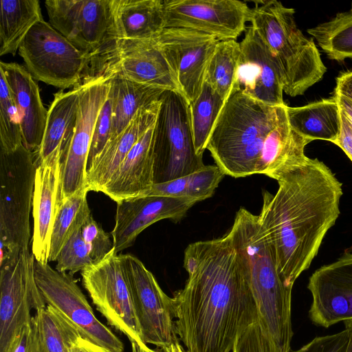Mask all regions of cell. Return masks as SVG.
<instances>
[{
  "label": "cell",
  "mask_w": 352,
  "mask_h": 352,
  "mask_svg": "<svg viewBox=\"0 0 352 352\" xmlns=\"http://www.w3.org/2000/svg\"><path fill=\"white\" fill-rule=\"evenodd\" d=\"M184 287L173 298L176 332L188 352H231L236 338L258 322L242 258L229 232L189 244Z\"/></svg>",
  "instance_id": "cell-1"
},
{
  "label": "cell",
  "mask_w": 352,
  "mask_h": 352,
  "mask_svg": "<svg viewBox=\"0 0 352 352\" xmlns=\"http://www.w3.org/2000/svg\"><path fill=\"white\" fill-rule=\"evenodd\" d=\"M274 195L263 192L259 222L273 250L280 277L289 287L307 270L340 215L342 184L317 158L277 179Z\"/></svg>",
  "instance_id": "cell-2"
},
{
  "label": "cell",
  "mask_w": 352,
  "mask_h": 352,
  "mask_svg": "<svg viewBox=\"0 0 352 352\" xmlns=\"http://www.w3.org/2000/svg\"><path fill=\"white\" fill-rule=\"evenodd\" d=\"M287 107L265 104L233 87L206 145L225 175L276 180L307 160L305 148L311 141L292 129Z\"/></svg>",
  "instance_id": "cell-3"
},
{
  "label": "cell",
  "mask_w": 352,
  "mask_h": 352,
  "mask_svg": "<svg viewBox=\"0 0 352 352\" xmlns=\"http://www.w3.org/2000/svg\"><path fill=\"white\" fill-rule=\"evenodd\" d=\"M229 233L246 270L258 322L282 352H289L294 335L292 287L278 274L273 250L258 215L241 208Z\"/></svg>",
  "instance_id": "cell-4"
},
{
  "label": "cell",
  "mask_w": 352,
  "mask_h": 352,
  "mask_svg": "<svg viewBox=\"0 0 352 352\" xmlns=\"http://www.w3.org/2000/svg\"><path fill=\"white\" fill-rule=\"evenodd\" d=\"M251 8L250 22L277 58L284 76V92L301 96L324 75L327 67L312 39L296 25L295 10L276 0L260 2Z\"/></svg>",
  "instance_id": "cell-5"
},
{
  "label": "cell",
  "mask_w": 352,
  "mask_h": 352,
  "mask_svg": "<svg viewBox=\"0 0 352 352\" xmlns=\"http://www.w3.org/2000/svg\"><path fill=\"white\" fill-rule=\"evenodd\" d=\"M35 156L23 144L0 150V267L14 263L29 248Z\"/></svg>",
  "instance_id": "cell-6"
},
{
  "label": "cell",
  "mask_w": 352,
  "mask_h": 352,
  "mask_svg": "<svg viewBox=\"0 0 352 352\" xmlns=\"http://www.w3.org/2000/svg\"><path fill=\"white\" fill-rule=\"evenodd\" d=\"M50 24L91 59L96 78L116 57L113 0H47Z\"/></svg>",
  "instance_id": "cell-7"
},
{
  "label": "cell",
  "mask_w": 352,
  "mask_h": 352,
  "mask_svg": "<svg viewBox=\"0 0 352 352\" xmlns=\"http://www.w3.org/2000/svg\"><path fill=\"white\" fill-rule=\"evenodd\" d=\"M19 53L34 79L47 85L74 89L96 78L91 58L44 19L30 29Z\"/></svg>",
  "instance_id": "cell-8"
},
{
  "label": "cell",
  "mask_w": 352,
  "mask_h": 352,
  "mask_svg": "<svg viewBox=\"0 0 352 352\" xmlns=\"http://www.w3.org/2000/svg\"><path fill=\"white\" fill-rule=\"evenodd\" d=\"M154 184L191 174L205 166L193 141L189 103L177 91H165L154 124Z\"/></svg>",
  "instance_id": "cell-9"
},
{
  "label": "cell",
  "mask_w": 352,
  "mask_h": 352,
  "mask_svg": "<svg viewBox=\"0 0 352 352\" xmlns=\"http://www.w3.org/2000/svg\"><path fill=\"white\" fill-rule=\"evenodd\" d=\"M80 274L85 289L108 323L126 336L131 343H144L120 254L113 248Z\"/></svg>",
  "instance_id": "cell-10"
},
{
  "label": "cell",
  "mask_w": 352,
  "mask_h": 352,
  "mask_svg": "<svg viewBox=\"0 0 352 352\" xmlns=\"http://www.w3.org/2000/svg\"><path fill=\"white\" fill-rule=\"evenodd\" d=\"M129 283L142 341L160 349L178 342L173 298L161 289L153 274L131 254L120 253Z\"/></svg>",
  "instance_id": "cell-11"
},
{
  "label": "cell",
  "mask_w": 352,
  "mask_h": 352,
  "mask_svg": "<svg viewBox=\"0 0 352 352\" xmlns=\"http://www.w3.org/2000/svg\"><path fill=\"white\" fill-rule=\"evenodd\" d=\"M109 78L110 76H99L79 87L76 128L61 159L56 212L65 199L76 192L88 189V156L97 117L109 91Z\"/></svg>",
  "instance_id": "cell-12"
},
{
  "label": "cell",
  "mask_w": 352,
  "mask_h": 352,
  "mask_svg": "<svg viewBox=\"0 0 352 352\" xmlns=\"http://www.w3.org/2000/svg\"><path fill=\"white\" fill-rule=\"evenodd\" d=\"M34 276L46 305L68 318L83 337L112 352L124 351L122 342L96 317L72 275L35 261Z\"/></svg>",
  "instance_id": "cell-13"
},
{
  "label": "cell",
  "mask_w": 352,
  "mask_h": 352,
  "mask_svg": "<svg viewBox=\"0 0 352 352\" xmlns=\"http://www.w3.org/2000/svg\"><path fill=\"white\" fill-rule=\"evenodd\" d=\"M35 258L29 248L16 261L0 268V352H6L14 336L33 316L46 307L34 276Z\"/></svg>",
  "instance_id": "cell-14"
},
{
  "label": "cell",
  "mask_w": 352,
  "mask_h": 352,
  "mask_svg": "<svg viewBox=\"0 0 352 352\" xmlns=\"http://www.w3.org/2000/svg\"><path fill=\"white\" fill-rule=\"evenodd\" d=\"M165 28H186L219 41L234 39L245 31L251 8L237 0H164Z\"/></svg>",
  "instance_id": "cell-15"
},
{
  "label": "cell",
  "mask_w": 352,
  "mask_h": 352,
  "mask_svg": "<svg viewBox=\"0 0 352 352\" xmlns=\"http://www.w3.org/2000/svg\"><path fill=\"white\" fill-rule=\"evenodd\" d=\"M155 40L190 104L201 91L208 63L219 41L186 28H165Z\"/></svg>",
  "instance_id": "cell-16"
},
{
  "label": "cell",
  "mask_w": 352,
  "mask_h": 352,
  "mask_svg": "<svg viewBox=\"0 0 352 352\" xmlns=\"http://www.w3.org/2000/svg\"><path fill=\"white\" fill-rule=\"evenodd\" d=\"M307 289L312 297L308 316L314 325L328 328L352 319V252L317 269Z\"/></svg>",
  "instance_id": "cell-17"
},
{
  "label": "cell",
  "mask_w": 352,
  "mask_h": 352,
  "mask_svg": "<svg viewBox=\"0 0 352 352\" xmlns=\"http://www.w3.org/2000/svg\"><path fill=\"white\" fill-rule=\"evenodd\" d=\"M240 45L241 55L233 87L265 104H285L284 76L280 65L252 26L246 30Z\"/></svg>",
  "instance_id": "cell-18"
},
{
  "label": "cell",
  "mask_w": 352,
  "mask_h": 352,
  "mask_svg": "<svg viewBox=\"0 0 352 352\" xmlns=\"http://www.w3.org/2000/svg\"><path fill=\"white\" fill-rule=\"evenodd\" d=\"M197 202L187 197L144 196L117 204L115 226L111 232L115 251L120 254L134 243L147 227L165 219L179 221Z\"/></svg>",
  "instance_id": "cell-19"
},
{
  "label": "cell",
  "mask_w": 352,
  "mask_h": 352,
  "mask_svg": "<svg viewBox=\"0 0 352 352\" xmlns=\"http://www.w3.org/2000/svg\"><path fill=\"white\" fill-rule=\"evenodd\" d=\"M63 154V151H59L38 162H35L32 253L35 261L42 264L49 263L51 236L56 215V200Z\"/></svg>",
  "instance_id": "cell-20"
},
{
  "label": "cell",
  "mask_w": 352,
  "mask_h": 352,
  "mask_svg": "<svg viewBox=\"0 0 352 352\" xmlns=\"http://www.w3.org/2000/svg\"><path fill=\"white\" fill-rule=\"evenodd\" d=\"M113 74L165 91L182 92L176 76L155 39L119 47L116 58L107 68L104 76Z\"/></svg>",
  "instance_id": "cell-21"
},
{
  "label": "cell",
  "mask_w": 352,
  "mask_h": 352,
  "mask_svg": "<svg viewBox=\"0 0 352 352\" xmlns=\"http://www.w3.org/2000/svg\"><path fill=\"white\" fill-rule=\"evenodd\" d=\"M0 73L7 82L19 111L23 144L35 155L41 144L47 118L38 86L31 74L18 63L1 61Z\"/></svg>",
  "instance_id": "cell-22"
},
{
  "label": "cell",
  "mask_w": 352,
  "mask_h": 352,
  "mask_svg": "<svg viewBox=\"0 0 352 352\" xmlns=\"http://www.w3.org/2000/svg\"><path fill=\"white\" fill-rule=\"evenodd\" d=\"M154 124L132 147L102 190L116 203L142 197L154 184Z\"/></svg>",
  "instance_id": "cell-23"
},
{
  "label": "cell",
  "mask_w": 352,
  "mask_h": 352,
  "mask_svg": "<svg viewBox=\"0 0 352 352\" xmlns=\"http://www.w3.org/2000/svg\"><path fill=\"white\" fill-rule=\"evenodd\" d=\"M160 106V98L140 109L126 129L106 144L87 171L89 191L102 192L132 147L155 122Z\"/></svg>",
  "instance_id": "cell-24"
},
{
  "label": "cell",
  "mask_w": 352,
  "mask_h": 352,
  "mask_svg": "<svg viewBox=\"0 0 352 352\" xmlns=\"http://www.w3.org/2000/svg\"><path fill=\"white\" fill-rule=\"evenodd\" d=\"M113 8L118 48L155 39L165 29L162 0H113Z\"/></svg>",
  "instance_id": "cell-25"
},
{
  "label": "cell",
  "mask_w": 352,
  "mask_h": 352,
  "mask_svg": "<svg viewBox=\"0 0 352 352\" xmlns=\"http://www.w3.org/2000/svg\"><path fill=\"white\" fill-rule=\"evenodd\" d=\"M79 108V87L54 94L48 110L41 144L34 155L38 162L68 147L74 133Z\"/></svg>",
  "instance_id": "cell-26"
},
{
  "label": "cell",
  "mask_w": 352,
  "mask_h": 352,
  "mask_svg": "<svg viewBox=\"0 0 352 352\" xmlns=\"http://www.w3.org/2000/svg\"><path fill=\"white\" fill-rule=\"evenodd\" d=\"M292 129L311 141L334 143L340 129V113L336 97L322 99L298 107H287Z\"/></svg>",
  "instance_id": "cell-27"
},
{
  "label": "cell",
  "mask_w": 352,
  "mask_h": 352,
  "mask_svg": "<svg viewBox=\"0 0 352 352\" xmlns=\"http://www.w3.org/2000/svg\"><path fill=\"white\" fill-rule=\"evenodd\" d=\"M109 82L112 126L109 142L117 138L126 129L140 109L159 100L165 91L117 74L110 76Z\"/></svg>",
  "instance_id": "cell-28"
},
{
  "label": "cell",
  "mask_w": 352,
  "mask_h": 352,
  "mask_svg": "<svg viewBox=\"0 0 352 352\" xmlns=\"http://www.w3.org/2000/svg\"><path fill=\"white\" fill-rule=\"evenodd\" d=\"M43 20L37 0H1L0 55H14L30 29Z\"/></svg>",
  "instance_id": "cell-29"
},
{
  "label": "cell",
  "mask_w": 352,
  "mask_h": 352,
  "mask_svg": "<svg viewBox=\"0 0 352 352\" xmlns=\"http://www.w3.org/2000/svg\"><path fill=\"white\" fill-rule=\"evenodd\" d=\"M224 175L217 165H205L191 174L166 182L154 184L142 197H187L201 201L212 196Z\"/></svg>",
  "instance_id": "cell-30"
},
{
  "label": "cell",
  "mask_w": 352,
  "mask_h": 352,
  "mask_svg": "<svg viewBox=\"0 0 352 352\" xmlns=\"http://www.w3.org/2000/svg\"><path fill=\"white\" fill-rule=\"evenodd\" d=\"M89 192L88 189L76 192L65 199L58 209L52 232L49 262L56 261L65 244L91 214L87 198Z\"/></svg>",
  "instance_id": "cell-31"
},
{
  "label": "cell",
  "mask_w": 352,
  "mask_h": 352,
  "mask_svg": "<svg viewBox=\"0 0 352 352\" xmlns=\"http://www.w3.org/2000/svg\"><path fill=\"white\" fill-rule=\"evenodd\" d=\"M307 32L317 41L329 58L343 61L352 58V3L349 10Z\"/></svg>",
  "instance_id": "cell-32"
},
{
  "label": "cell",
  "mask_w": 352,
  "mask_h": 352,
  "mask_svg": "<svg viewBox=\"0 0 352 352\" xmlns=\"http://www.w3.org/2000/svg\"><path fill=\"white\" fill-rule=\"evenodd\" d=\"M225 100L204 81L199 96L189 104L192 133L196 153L203 156L209 137Z\"/></svg>",
  "instance_id": "cell-33"
},
{
  "label": "cell",
  "mask_w": 352,
  "mask_h": 352,
  "mask_svg": "<svg viewBox=\"0 0 352 352\" xmlns=\"http://www.w3.org/2000/svg\"><path fill=\"white\" fill-rule=\"evenodd\" d=\"M240 55L236 40L219 41L208 63L204 81L225 100L233 88Z\"/></svg>",
  "instance_id": "cell-34"
},
{
  "label": "cell",
  "mask_w": 352,
  "mask_h": 352,
  "mask_svg": "<svg viewBox=\"0 0 352 352\" xmlns=\"http://www.w3.org/2000/svg\"><path fill=\"white\" fill-rule=\"evenodd\" d=\"M45 352H69L70 343L82 335L65 316L50 305L34 315Z\"/></svg>",
  "instance_id": "cell-35"
},
{
  "label": "cell",
  "mask_w": 352,
  "mask_h": 352,
  "mask_svg": "<svg viewBox=\"0 0 352 352\" xmlns=\"http://www.w3.org/2000/svg\"><path fill=\"white\" fill-rule=\"evenodd\" d=\"M22 144L19 111L7 82L0 73V150L11 152Z\"/></svg>",
  "instance_id": "cell-36"
},
{
  "label": "cell",
  "mask_w": 352,
  "mask_h": 352,
  "mask_svg": "<svg viewBox=\"0 0 352 352\" xmlns=\"http://www.w3.org/2000/svg\"><path fill=\"white\" fill-rule=\"evenodd\" d=\"M56 261L57 271L65 273L69 272L71 275L82 272L94 263L82 236L81 228L76 230L65 244Z\"/></svg>",
  "instance_id": "cell-37"
},
{
  "label": "cell",
  "mask_w": 352,
  "mask_h": 352,
  "mask_svg": "<svg viewBox=\"0 0 352 352\" xmlns=\"http://www.w3.org/2000/svg\"><path fill=\"white\" fill-rule=\"evenodd\" d=\"M232 352H282L258 322L248 327L236 338Z\"/></svg>",
  "instance_id": "cell-38"
},
{
  "label": "cell",
  "mask_w": 352,
  "mask_h": 352,
  "mask_svg": "<svg viewBox=\"0 0 352 352\" xmlns=\"http://www.w3.org/2000/svg\"><path fill=\"white\" fill-rule=\"evenodd\" d=\"M111 126L112 101L109 91L106 100L99 111L95 124L90 151L88 156L87 171L109 142Z\"/></svg>",
  "instance_id": "cell-39"
},
{
  "label": "cell",
  "mask_w": 352,
  "mask_h": 352,
  "mask_svg": "<svg viewBox=\"0 0 352 352\" xmlns=\"http://www.w3.org/2000/svg\"><path fill=\"white\" fill-rule=\"evenodd\" d=\"M82 236L94 263L101 261L113 248L110 235L91 214L81 228Z\"/></svg>",
  "instance_id": "cell-40"
},
{
  "label": "cell",
  "mask_w": 352,
  "mask_h": 352,
  "mask_svg": "<svg viewBox=\"0 0 352 352\" xmlns=\"http://www.w3.org/2000/svg\"><path fill=\"white\" fill-rule=\"evenodd\" d=\"M6 352H45L34 316L14 336Z\"/></svg>",
  "instance_id": "cell-41"
},
{
  "label": "cell",
  "mask_w": 352,
  "mask_h": 352,
  "mask_svg": "<svg viewBox=\"0 0 352 352\" xmlns=\"http://www.w3.org/2000/svg\"><path fill=\"white\" fill-rule=\"evenodd\" d=\"M349 342L348 331L317 336L298 350L289 352H346Z\"/></svg>",
  "instance_id": "cell-42"
},
{
  "label": "cell",
  "mask_w": 352,
  "mask_h": 352,
  "mask_svg": "<svg viewBox=\"0 0 352 352\" xmlns=\"http://www.w3.org/2000/svg\"><path fill=\"white\" fill-rule=\"evenodd\" d=\"M340 129L333 143L338 146L352 162V127L345 116L340 111Z\"/></svg>",
  "instance_id": "cell-43"
},
{
  "label": "cell",
  "mask_w": 352,
  "mask_h": 352,
  "mask_svg": "<svg viewBox=\"0 0 352 352\" xmlns=\"http://www.w3.org/2000/svg\"><path fill=\"white\" fill-rule=\"evenodd\" d=\"M69 352H112L109 349L100 346L82 335L77 336L69 345Z\"/></svg>",
  "instance_id": "cell-44"
},
{
  "label": "cell",
  "mask_w": 352,
  "mask_h": 352,
  "mask_svg": "<svg viewBox=\"0 0 352 352\" xmlns=\"http://www.w3.org/2000/svg\"><path fill=\"white\" fill-rule=\"evenodd\" d=\"M336 81L334 93L352 101V70L340 73Z\"/></svg>",
  "instance_id": "cell-45"
},
{
  "label": "cell",
  "mask_w": 352,
  "mask_h": 352,
  "mask_svg": "<svg viewBox=\"0 0 352 352\" xmlns=\"http://www.w3.org/2000/svg\"><path fill=\"white\" fill-rule=\"evenodd\" d=\"M340 111L345 116L352 127V101L333 93Z\"/></svg>",
  "instance_id": "cell-46"
},
{
  "label": "cell",
  "mask_w": 352,
  "mask_h": 352,
  "mask_svg": "<svg viewBox=\"0 0 352 352\" xmlns=\"http://www.w3.org/2000/svg\"><path fill=\"white\" fill-rule=\"evenodd\" d=\"M131 348H132V352H160V351H156V350L150 349L144 343L138 344L136 342H131ZM161 351L162 352V350H161Z\"/></svg>",
  "instance_id": "cell-47"
},
{
  "label": "cell",
  "mask_w": 352,
  "mask_h": 352,
  "mask_svg": "<svg viewBox=\"0 0 352 352\" xmlns=\"http://www.w3.org/2000/svg\"><path fill=\"white\" fill-rule=\"evenodd\" d=\"M344 328L348 331L349 336V342L346 352H352V319L344 320Z\"/></svg>",
  "instance_id": "cell-48"
},
{
  "label": "cell",
  "mask_w": 352,
  "mask_h": 352,
  "mask_svg": "<svg viewBox=\"0 0 352 352\" xmlns=\"http://www.w3.org/2000/svg\"><path fill=\"white\" fill-rule=\"evenodd\" d=\"M162 352H188L181 346L179 342H175L169 346L161 349Z\"/></svg>",
  "instance_id": "cell-49"
},
{
  "label": "cell",
  "mask_w": 352,
  "mask_h": 352,
  "mask_svg": "<svg viewBox=\"0 0 352 352\" xmlns=\"http://www.w3.org/2000/svg\"><path fill=\"white\" fill-rule=\"evenodd\" d=\"M349 250H350V252H352V245H351V247L350 248Z\"/></svg>",
  "instance_id": "cell-50"
}]
</instances>
